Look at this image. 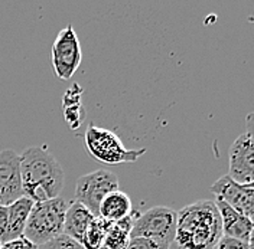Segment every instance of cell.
Wrapping results in <instances>:
<instances>
[{"label": "cell", "instance_id": "cell-26", "mask_svg": "<svg viewBox=\"0 0 254 249\" xmlns=\"http://www.w3.org/2000/svg\"><path fill=\"white\" fill-rule=\"evenodd\" d=\"M0 248H1V242H0Z\"/></svg>", "mask_w": 254, "mask_h": 249}, {"label": "cell", "instance_id": "cell-7", "mask_svg": "<svg viewBox=\"0 0 254 249\" xmlns=\"http://www.w3.org/2000/svg\"><path fill=\"white\" fill-rule=\"evenodd\" d=\"M82 61V52L78 36L72 25L65 26L55 38L52 45L54 72L60 81H69L77 72Z\"/></svg>", "mask_w": 254, "mask_h": 249}, {"label": "cell", "instance_id": "cell-19", "mask_svg": "<svg viewBox=\"0 0 254 249\" xmlns=\"http://www.w3.org/2000/svg\"><path fill=\"white\" fill-rule=\"evenodd\" d=\"M126 249H171V245L149 238H131Z\"/></svg>", "mask_w": 254, "mask_h": 249}, {"label": "cell", "instance_id": "cell-2", "mask_svg": "<svg viewBox=\"0 0 254 249\" xmlns=\"http://www.w3.org/2000/svg\"><path fill=\"white\" fill-rule=\"evenodd\" d=\"M222 238V220L215 200L201 199L178 212L175 244L179 249H215Z\"/></svg>", "mask_w": 254, "mask_h": 249}, {"label": "cell", "instance_id": "cell-4", "mask_svg": "<svg viewBox=\"0 0 254 249\" xmlns=\"http://www.w3.org/2000/svg\"><path fill=\"white\" fill-rule=\"evenodd\" d=\"M84 141L90 156L103 164L134 163L146 153V149H127L122 139L109 128L91 124L87 127Z\"/></svg>", "mask_w": 254, "mask_h": 249}, {"label": "cell", "instance_id": "cell-27", "mask_svg": "<svg viewBox=\"0 0 254 249\" xmlns=\"http://www.w3.org/2000/svg\"><path fill=\"white\" fill-rule=\"evenodd\" d=\"M101 249H106V248H101Z\"/></svg>", "mask_w": 254, "mask_h": 249}, {"label": "cell", "instance_id": "cell-20", "mask_svg": "<svg viewBox=\"0 0 254 249\" xmlns=\"http://www.w3.org/2000/svg\"><path fill=\"white\" fill-rule=\"evenodd\" d=\"M215 249H249V244L246 241L222 235V238L220 239V242L217 244Z\"/></svg>", "mask_w": 254, "mask_h": 249}, {"label": "cell", "instance_id": "cell-3", "mask_svg": "<svg viewBox=\"0 0 254 249\" xmlns=\"http://www.w3.org/2000/svg\"><path fill=\"white\" fill-rule=\"evenodd\" d=\"M68 206L69 203L63 198L35 203L23 236L35 245L42 247L49 241L64 235Z\"/></svg>", "mask_w": 254, "mask_h": 249}, {"label": "cell", "instance_id": "cell-5", "mask_svg": "<svg viewBox=\"0 0 254 249\" xmlns=\"http://www.w3.org/2000/svg\"><path fill=\"white\" fill-rule=\"evenodd\" d=\"M178 226V212L168 206L147 209L136 219L131 238H149L172 245Z\"/></svg>", "mask_w": 254, "mask_h": 249}, {"label": "cell", "instance_id": "cell-17", "mask_svg": "<svg viewBox=\"0 0 254 249\" xmlns=\"http://www.w3.org/2000/svg\"><path fill=\"white\" fill-rule=\"evenodd\" d=\"M64 115H65V121L69 125V128L75 130L78 128L81 123L85 120V111L82 108V104H66L64 105Z\"/></svg>", "mask_w": 254, "mask_h": 249}, {"label": "cell", "instance_id": "cell-12", "mask_svg": "<svg viewBox=\"0 0 254 249\" xmlns=\"http://www.w3.org/2000/svg\"><path fill=\"white\" fill-rule=\"evenodd\" d=\"M94 218H97V216H94L93 212L90 209H87L82 203L77 202V200L69 202L66 216H65L64 234L68 235L69 238L75 239L77 242L81 244L82 236H84L85 231L88 229L90 223L93 222Z\"/></svg>", "mask_w": 254, "mask_h": 249}, {"label": "cell", "instance_id": "cell-25", "mask_svg": "<svg viewBox=\"0 0 254 249\" xmlns=\"http://www.w3.org/2000/svg\"><path fill=\"white\" fill-rule=\"evenodd\" d=\"M247 187H252V189H254V183H252L250 186H247Z\"/></svg>", "mask_w": 254, "mask_h": 249}, {"label": "cell", "instance_id": "cell-14", "mask_svg": "<svg viewBox=\"0 0 254 249\" xmlns=\"http://www.w3.org/2000/svg\"><path fill=\"white\" fill-rule=\"evenodd\" d=\"M133 212V204L130 196L120 189L109 193L100 204L98 216L109 222H119L127 218Z\"/></svg>", "mask_w": 254, "mask_h": 249}, {"label": "cell", "instance_id": "cell-10", "mask_svg": "<svg viewBox=\"0 0 254 249\" xmlns=\"http://www.w3.org/2000/svg\"><path fill=\"white\" fill-rule=\"evenodd\" d=\"M209 190L215 195V199L230 204L233 209L250 219L254 225V189L241 186L228 176H222Z\"/></svg>", "mask_w": 254, "mask_h": 249}, {"label": "cell", "instance_id": "cell-21", "mask_svg": "<svg viewBox=\"0 0 254 249\" xmlns=\"http://www.w3.org/2000/svg\"><path fill=\"white\" fill-rule=\"evenodd\" d=\"M0 249H39V247L35 245L33 242H31L28 238L22 236V238H17V239L1 244V248Z\"/></svg>", "mask_w": 254, "mask_h": 249}, {"label": "cell", "instance_id": "cell-22", "mask_svg": "<svg viewBox=\"0 0 254 249\" xmlns=\"http://www.w3.org/2000/svg\"><path fill=\"white\" fill-rule=\"evenodd\" d=\"M7 228H9V210L7 206H0V242H6L7 236Z\"/></svg>", "mask_w": 254, "mask_h": 249}, {"label": "cell", "instance_id": "cell-15", "mask_svg": "<svg viewBox=\"0 0 254 249\" xmlns=\"http://www.w3.org/2000/svg\"><path fill=\"white\" fill-rule=\"evenodd\" d=\"M33 206H35V203L26 196L17 199L16 202L7 206V210H9V228H7L6 242L17 239V238H22L25 235V229H26V225H28V220H29Z\"/></svg>", "mask_w": 254, "mask_h": 249}, {"label": "cell", "instance_id": "cell-13", "mask_svg": "<svg viewBox=\"0 0 254 249\" xmlns=\"http://www.w3.org/2000/svg\"><path fill=\"white\" fill-rule=\"evenodd\" d=\"M139 212L133 210L127 218L122 219L119 222H109L107 220V232L104 238L106 249H126L131 239V231L134 226L136 219L139 218Z\"/></svg>", "mask_w": 254, "mask_h": 249}, {"label": "cell", "instance_id": "cell-6", "mask_svg": "<svg viewBox=\"0 0 254 249\" xmlns=\"http://www.w3.org/2000/svg\"><path fill=\"white\" fill-rule=\"evenodd\" d=\"M116 190H119V177L113 171L98 169L81 176L77 180L75 200L90 209L94 216H98L103 199Z\"/></svg>", "mask_w": 254, "mask_h": 249}, {"label": "cell", "instance_id": "cell-11", "mask_svg": "<svg viewBox=\"0 0 254 249\" xmlns=\"http://www.w3.org/2000/svg\"><path fill=\"white\" fill-rule=\"evenodd\" d=\"M214 200L217 203V207L221 215L222 235L247 242L254 228L253 222L220 199H214Z\"/></svg>", "mask_w": 254, "mask_h": 249}, {"label": "cell", "instance_id": "cell-24", "mask_svg": "<svg viewBox=\"0 0 254 249\" xmlns=\"http://www.w3.org/2000/svg\"><path fill=\"white\" fill-rule=\"evenodd\" d=\"M247 244H249V249H254V228L253 231H252V234H250V238H249Z\"/></svg>", "mask_w": 254, "mask_h": 249}, {"label": "cell", "instance_id": "cell-8", "mask_svg": "<svg viewBox=\"0 0 254 249\" xmlns=\"http://www.w3.org/2000/svg\"><path fill=\"white\" fill-rule=\"evenodd\" d=\"M227 176L241 186L254 183V139L247 131L240 134L230 147Z\"/></svg>", "mask_w": 254, "mask_h": 249}, {"label": "cell", "instance_id": "cell-1", "mask_svg": "<svg viewBox=\"0 0 254 249\" xmlns=\"http://www.w3.org/2000/svg\"><path fill=\"white\" fill-rule=\"evenodd\" d=\"M20 173L23 193L33 203L60 198L65 174L60 161L48 146H32L20 154Z\"/></svg>", "mask_w": 254, "mask_h": 249}, {"label": "cell", "instance_id": "cell-16", "mask_svg": "<svg viewBox=\"0 0 254 249\" xmlns=\"http://www.w3.org/2000/svg\"><path fill=\"white\" fill-rule=\"evenodd\" d=\"M106 232H107V220L97 216L93 219L88 229L85 231L81 245L85 249H101L104 245Z\"/></svg>", "mask_w": 254, "mask_h": 249}, {"label": "cell", "instance_id": "cell-18", "mask_svg": "<svg viewBox=\"0 0 254 249\" xmlns=\"http://www.w3.org/2000/svg\"><path fill=\"white\" fill-rule=\"evenodd\" d=\"M39 249H85L79 242L75 239L69 238L68 235H61L52 241H49L48 244L39 247Z\"/></svg>", "mask_w": 254, "mask_h": 249}, {"label": "cell", "instance_id": "cell-23", "mask_svg": "<svg viewBox=\"0 0 254 249\" xmlns=\"http://www.w3.org/2000/svg\"><path fill=\"white\" fill-rule=\"evenodd\" d=\"M246 125H247V133L254 139V111L249 112V115L246 118Z\"/></svg>", "mask_w": 254, "mask_h": 249}, {"label": "cell", "instance_id": "cell-9", "mask_svg": "<svg viewBox=\"0 0 254 249\" xmlns=\"http://www.w3.org/2000/svg\"><path fill=\"white\" fill-rule=\"evenodd\" d=\"M23 196L20 154L4 149L0 151V206H9Z\"/></svg>", "mask_w": 254, "mask_h": 249}]
</instances>
